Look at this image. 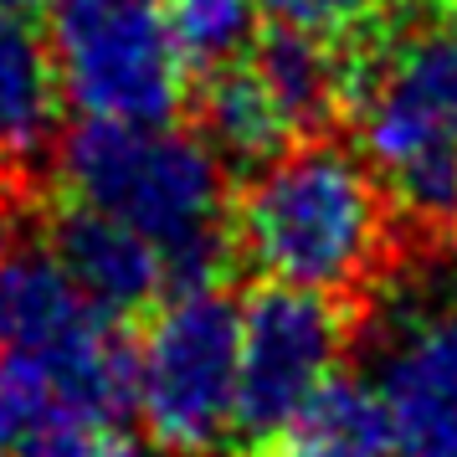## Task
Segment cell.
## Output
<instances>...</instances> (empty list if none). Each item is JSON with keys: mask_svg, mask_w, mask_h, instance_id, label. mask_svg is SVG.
<instances>
[{"mask_svg": "<svg viewBox=\"0 0 457 457\" xmlns=\"http://www.w3.org/2000/svg\"><path fill=\"white\" fill-rule=\"evenodd\" d=\"M391 221L365 154L309 134L247 170V186L231 195V257L262 283L350 298L391 262Z\"/></svg>", "mask_w": 457, "mask_h": 457, "instance_id": "6da1fadb", "label": "cell"}, {"mask_svg": "<svg viewBox=\"0 0 457 457\" xmlns=\"http://www.w3.org/2000/svg\"><path fill=\"white\" fill-rule=\"evenodd\" d=\"M57 201L124 221L160 252L170 288L221 283L231 262V170L175 124H83L52 149Z\"/></svg>", "mask_w": 457, "mask_h": 457, "instance_id": "7a4b0ae2", "label": "cell"}, {"mask_svg": "<svg viewBox=\"0 0 457 457\" xmlns=\"http://www.w3.org/2000/svg\"><path fill=\"white\" fill-rule=\"evenodd\" d=\"M345 108L395 216L457 227V0L411 16L370 62L350 57Z\"/></svg>", "mask_w": 457, "mask_h": 457, "instance_id": "3957f363", "label": "cell"}, {"mask_svg": "<svg viewBox=\"0 0 457 457\" xmlns=\"http://www.w3.org/2000/svg\"><path fill=\"white\" fill-rule=\"evenodd\" d=\"M242 309L221 283L170 288L129 350V411L165 457H216L237 442Z\"/></svg>", "mask_w": 457, "mask_h": 457, "instance_id": "277c9868", "label": "cell"}, {"mask_svg": "<svg viewBox=\"0 0 457 457\" xmlns=\"http://www.w3.org/2000/svg\"><path fill=\"white\" fill-rule=\"evenodd\" d=\"M124 319L104 313L62 257L46 227L0 216V354L46 370L57 386L113 416H129V345Z\"/></svg>", "mask_w": 457, "mask_h": 457, "instance_id": "5b68a950", "label": "cell"}, {"mask_svg": "<svg viewBox=\"0 0 457 457\" xmlns=\"http://www.w3.org/2000/svg\"><path fill=\"white\" fill-rule=\"evenodd\" d=\"M46 46L67 108L98 124H175L190 72L160 0H46Z\"/></svg>", "mask_w": 457, "mask_h": 457, "instance_id": "8992f818", "label": "cell"}, {"mask_svg": "<svg viewBox=\"0 0 457 457\" xmlns=\"http://www.w3.org/2000/svg\"><path fill=\"white\" fill-rule=\"evenodd\" d=\"M350 350V309L339 298L268 283L242 303L237 345V442L262 447L339 375Z\"/></svg>", "mask_w": 457, "mask_h": 457, "instance_id": "52a82bcc", "label": "cell"}, {"mask_svg": "<svg viewBox=\"0 0 457 457\" xmlns=\"http://www.w3.org/2000/svg\"><path fill=\"white\" fill-rule=\"evenodd\" d=\"M370 386L401 457H457V283L427 278L391 298L370 339Z\"/></svg>", "mask_w": 457, "mask_h": 457, "instance_id": "ba28073f", "label": "cell"}, {"mask_svg": "<svg viewBox=\"0 0 457 457\" xmlns=\"http://www.w3.org/2000/svg\"><path fill=\"white\" fill-rule=\"evenodd\" d=\"M42 227L52 252L62 257V268L78 278V288L113 319L149 313L170 293V272L160 262V252L104 211L57 201Z\"/></svg>", "mask_w": 457, "mask_h": 457, "instance_id": "9c48e42d", "label": "cell"}, {"mask_svg": "<svg viewBox=\"0 0 457 457\" xmlns=\"http://www.w3.org/2000/svg\"><path fill=\"white\" fill-rule=\"evenodd\" d=\"M124 416L57 386L46 370L0 354V457H113Z\"/></svg>", "mask_w": 457, "mask_h": 457, "instance_id": "30bf717a", "label": "cell"}, {"mask_svg": "<svg viewBox=\"0 0 457 457\" xmlns=\"http://www.w3.org/2000/svg\"><path fill=\"white\" fill-rule=\"evenodd\" d=\"M62 83L52 46L31 16L0 21V175L21 180L52 160L62 139Z\"/></svg>", "mask_w": 457, "mask_h": 457, "instance_id": "8fae6325", "label": "cell"}, {"mask_svg": "<svg viewBox=\"0 0 457 457\" xmlns=\"http://www.w3.org/2000/svg\"><path fill=\"white\" fill-rule=\"evenodd\" d=\"M242 457H401V447L370 380L334 375L288 427Z\"/></svg>", "mask_w": 457, "mask_h": 457, "instance_id": "7c38bea8", "label": "cell"}, {"mask_svg": "<svg viewBox=\"0 0 457 457\" xmlns=\"http://www.w3.org/2000/svg\"><path fill=\"white\" fill-rule=\"evenodd\" d=\"M247 62L268 83L278 108L288 113V124L298 129V139L319 134L339 108L350 104V57L339 52V42L272 26V31H262L247 46Z\"/></svg>", "mask_w": 457, "mask_h": 457, "instance_id": "4fadbf2b", "label": "cell"}, {"mask_svg": "<svg viewBox=\"0 0 457 457\" xmlns=\"http://www.w3.org/2000/svg\"><path fill=\"white\" fill-rule=\"evenodd\" d=\"M195 119H201V139H206L227 170H257L268 165L278 149H288L298 139V129L288 124V113L278 108L268 83L252 72L247 57H237L231 67L201 78L195 93Z\"/></svg>", "mask_w": 457, "mask_h": 457, "instance_id": "5bb4252c", "label": "cell"}, {"mask_svg": "<svg viewBox=\"0 0 457 457\" xmlns=\"http://www.w3.org/2000/svg\"><path fill=\"white\" fill-rule=\"evenodd\" d=\"M160 16L190 78H211L257 42V0H160Z\"/></svg>", "mask_w": 457, "mask_h": 457, "instance_id": "9a60e30c", "label": "cell"}, {"mask_svg": "<svg viewBox=\"0 0 457 457\" xmlns=\"http://www.w3.org/2000/svg\"><path fill=\"white\" fill-rule=\"evenodd\" d=\"M401 0H257V16L288 31H309L324 42H350L370 26L391 21Z\"/></svg>", "mask_w": 457, "mask_h": 457, "instance_id": "2e32d148", "label": "cell"}, {"mask_svg": "<svg viewBox=\"0 0 457 457\" xmlns=\"http://www.w3.org/2000/svg\"><path fill=\"white\" fill-rule=\"evenodd\" d=\"M37 5H42V0H0V21H5V16H31Z\"/></svg>", "mask_w": 457, "mask_h": 457, "instance_id": "e0dca14e", "label": "cell"}, {"mask_svg": "<svg viewBox=\"0 0 457 457\" xmlns=\"http://www.w3.org/2000/svg\"><path fill=\"white\" fill-rule=\"evenodd\" d=\"M113 457H145V453H139V447H134V442H129V436H124V442L113 447Z\"/></svg>", "mask_w": 457, "mask_h": 457, "instance_id": "ac0fdd59", "label": "cell"}]
</instances>
